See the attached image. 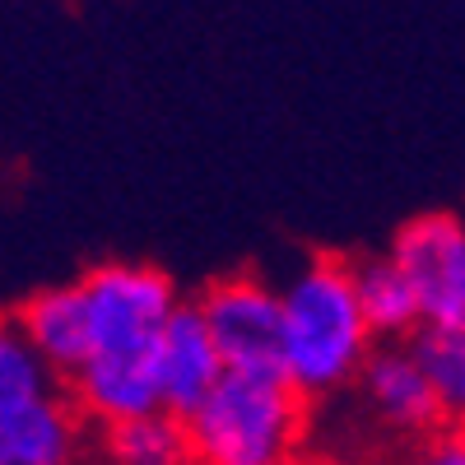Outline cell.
Returning a JSON list of instances; mask_svg holds the SVG:
<instances>
[{
  "mask_svg": "<svg viewBox=\"0 0 465 465\" xmlns=\"http://www.w3.org/2000/svg\"><path fill=\"white\" fill-rule=\"evenodd\" d=\"M410 349L433 381L442 423L465 433V322H423Z\"/></svg>",
  "mask_w": 465,
  "mask_h": 465,
  "instance_id": "obj_13",
  "label": "cell"
},
{
  "mask_svg": "<svg viewBox=\"0 0 465 465\" xmlns=\"http://www.w3.org/2000/svg\"><path fill=\"white\" fill-rule=\"evenodd\" d=\"M451 322H465V256H460V280H456V307H451Z\"/></svg>",
  "mask_w": 465,
  "mask_h": 465,
  "instance_id": "obj_16",
  "label": "cell"
},
{
  "mask_svg": "<svg viewBox=\"0 0 465 465\" xmlns=\"http://www.w3.org/2000/svg\"><path fill=\"white\" fill-rule=\"evenodd\" d=\"M5 326H15L65 381L94 359V326H89V302L80 280L24 293Z\"/></svg>",
  "mask_w": 465,
  "mask_h": 465,
  "instance_id": "obj_9",
  "label": "cell"
},
{
  "mask_svg": "<svg viewBox=\"0 0 465 465\" xmlns=\"http://www.w3.org/2000/svg\"><path fill=\"white\" fill-rule=\"evenodd\" d=\"M94 354H153L163 326L177 317V284L159 265L144 261H103L80 275Z\"/></svg>",
  "mask_w": 465,
  "mask_h": 465,
  "instance_id": "obj_3",
  "label": "cell"
},
{
  "mask_svg": "<svg viewBox=\"0 0 465 465\" xmlns=\"http://www.w3.org/2000/svg\"><path fill=\"white\" fill-rule=\"evenodd\" d=\"M298 465H381L372 456H349V451H307Z\"/></svg>",
  "mask_w": 465,
  "mask_h": 465,
  "instance_id": "obj_15",
  "label": "cell"
},
{
  "mask_svg": "<svg viewBox=\"0 0 465 465\" xmlns=\"http://www.w3.org/2000/svg\"><path fill=\"white\" fill-rule=\"evenodd\" d=\"M354 391H359V405L368 410V419L396 442L419 447L447 429L438 396H433V381L419 368L410 340L405 344H377V354L368 359Z\"/></svg>",
  "mask_w": 465,
  "mask_h": 465,
  "instance_id": "obj_5",
  "label": "cell"
},
{
  "mask_svg": "<svg viewBox=\"0 0 465 465\" xmlns=\"http://www.w3.org/2000/svg\"><path fill=\"white\" fill-rule=\"evenodd\" d=\"M401 465H465V433L442 429V433H433L429 442H419Z\"/></svg>",
  "mask_w": 465,
  "mask_h": 465,
  "instance_id": "obj_14",
  "label": "cell"
},
{
  "mask_svg": "<svg viewBox=\"0 0 465 465\" xmlns=\"http://www.w3.org/2000/svg\"><path fill=\"white\" fill-rule=\"evenodd\" d=\"M284 293V377L307 401H331L359 386L377 354L349 256H312L280 284Z\"/></svg>",
  "mask_w": 465,
  "mask_h": 465,
  "instance_id": "obj_1",
  "label": "cell"
},
{
  "mask_svg": "<svg viewBox=\"0 0 465 465\" xmlns=\"http://www.w3.org/2000/svg\"><path fill=\"white\" fill-rule=\"evenodd\" d=\"M153 372H159V391H163V410L191 419L205 396L223 381V354L201 317L196 302H182L177 317L163 326L159 344H153Z\"/></svg>",
  "mask_w": 465,
  "mask_h": 465,
  "instance_id": "obj_8",
  "label": "cell"
},
{
  "mask_svg": "<svg viewBox=\"0 0 465 465\" xmlns=\"http://www.w3.org/2000/svg\"><path fill=\"white\" fill-rule=\"evenodd\" d=\"M65 386H70L74 405H80V414L98 433L163 410L153 354H94Z\"/></svg>",
  "mask_w": 465,
  "mask_h": 465,
  "instance_id": "obj_10",
  "label": "cell"
},
{
  "mask_svg": "<svg viewBox=\"0 0 465 465\" xmlns=\"http://www.w3.org/2000/svg\"><path fill=\"white\" fill-rule=\"evenodd\" d=\"M307 401L284 372H223L186 419L196 465H298L307 456Z\"/></svg>",
  "mask_w": 465,
  "mask_h": 465,
  "instance_id": "obj_2",
  "label": "cell"
},
{
  "mask_svg": "<svg viewBox=\"0 0 465 465\" xmlns=\"http://www.w3.org/2000/svg\"><path fill=\"white\" fill-rule=\"evenodd\" d=\"M386 252H391L401 261V270L414 280L429 322H451L460 256H465V219L447 214V210L414 214L410 223L396 228V238Z\"/></svg>",
  "mask_w": 465,
  "mask_h": 465,
  "instance_id": "obj_7",
  "label": "cell"
},
{
  "mask_svg": "<svg viewBox=\"0 0 465 465\" xmlns=\"http://www.w3.org/2000/svg\"><path fill=\"white\" fill-rule=\"evenodd\" d=\"M191 302L201 307L228 372H284V293L270 280L238 270L210 280Z\"/></svg>",
  "mask_w": 465,
  "mask_h": 465,
  "instance_id": "obj_4",
  "label": "cell"
},
{
  "mask_svg": "<svg viewBox=\"0 0 465 465\" xmlns=\"http://www.w3.org/2000/svg\"><path fill=\"white\" fill-rule=\"evenodd\" d=\"M354 289L363 302V317L377 331L381 344H405L414 340V331L429 322L423 312V298L414 289V280L401 270V261L391 252H377V256H354Z\"/></svg>",
  "mask_w": 465,
  "mask_h": 465,
  "instance_id": "obj_11",
  "label": "cell"
},
{
  "mask_svg": "<svg viewBox=\"0 0 465 465\" xmlns=\"http://www.w3.org/2000/svg\"><path fill=\"white\" fill-rule=\"evenodd\" d=\"M98 465H196L186 419L173 410H153L144 419L103 429L98 433Z\"/></svg>",
  "mask_w": 465,
  "mask_h": 465,
  "instance_id": "obj_12",
  "label": "cell"
},
{
  "mask_svg": "<svg viewBox=\"0 0 465 465\" xmlns=\"http://www.w3.org/2000/svg\"><path fill=\"white\" fill-rule=\"evenodd\" d=\"M89 419L70 386L0 401V465H84Z\"/></svg>",
  "mask_w": 465,
  "mask_h": 465,
  "instance_id": "obj_6",
  "label": "cell"
}]
</instances>
